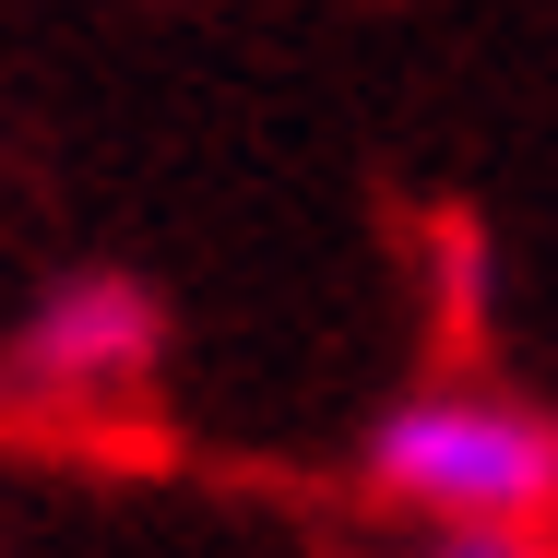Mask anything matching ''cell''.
I'll return each mask as SVG.
<instances>
[{
	"label": "cell",
	"instance_id": "obj_1",
	"mask_svg": "<svg viewBox=\"0 0 558 558\" xmlns=\"http://www.w3.org/2000/svg\"><path fill=\"white\" fill-rule=\"evenodd\" d=\"M368 475H380V499H404L428 523L547 535L558 523V416L499 392V380H428L416 404L380 416Z\"/></svg>",
	"mask_w": 558,
	"mask_h": 558
},
{
	"label": "cell",
	"instance_id": "obj_2",
	"mask_svg": "<svg viewBox=\"0 0 558 558\" xmlns=\"http://www.w3.org/2000/svg\"><path fill=\"white\" fill-rule=\"evenodd\" d=\"M155 368V298L119 286V274H72L48 286V310L24 322V380L60 392V404H108Z\"/></svg>",
	"mask_w": 558,
	"mask_h": 558
},
{
	"label": "cell",
	"instance_id": "obj_3",
	"mask_svg": "<svg viewBox=\"0 0 558 558\" xmlns=\"http://www.w3.org/2000/svg\"><path fill=\"white\" fill-rule=\"evenodd\" d=\"M428 558H535V535H487V523H440Z\"/></svg>",
	"mask_w": 558,
	"mask_h": 558
}]
</instances>
